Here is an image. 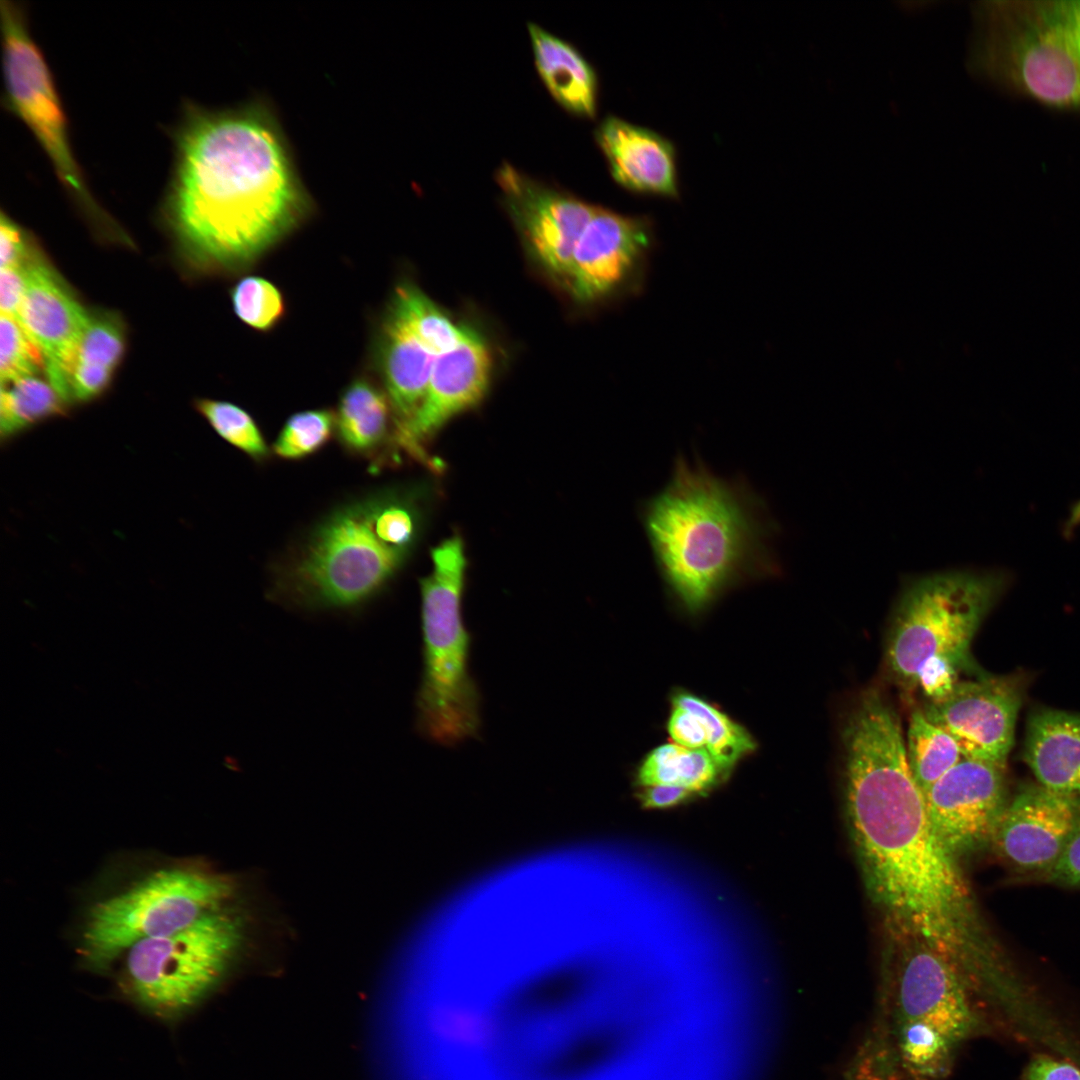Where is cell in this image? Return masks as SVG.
I'll use <instances>...</instances> for the list:
<instances>
[{
  "instance_id": "cell-8",
  "label": "cell",
  "mask_w": 1080,
  "mask_h": 1080,
  "mask_svg": "<svg viewBox=\"0 0 1080 1080\" xmlns=\"http://www.w3.org/2000/svg\"><path fill=\"white\" fill-rule=\"evenodd\" d=\"M234 881L200 862L149 873L88 910L80 941L85 966L106 971L135 943L171 934L230 906Z\"/></svg>"
},
{
  "instance_id": "cell-23",
  "label": "cell",
  "mask_w": 1080,
  "mask_h": 1080,
  "mask_svg": "<svg viewBox=\"0 0 1080 1080\" xmlns=\"http://www.w3.org/2000/svg\"><path fill=\"white\" fill-rule=\"evenodd\" d=\"M392 412L386 392L368 378H355L339 397L336 436L351 454L375 456L388 440Z\"/></svg>"
},
{
  "instance_id": "cell-40",
  "label": "cell",
  "mask_w": 1080,
  "mask_h": 1080,
  "mask_svg": "<svg viewBox=\"0 0 1080 1080\" xmlns=\"http://www.w3.org/2000/svg\"><path fill=\"white\" fill-rule=\"evenodd\" d=\"M644 787V790L640 793V800L642 805L647 808L673 807L693 794L689 789L679 785L656 784Z\"/></svg>"
},
{
  "instance_id": "cell-10",
  "label": "cell",
  "mask_w": 1080,
  "mask_h": 1080,
  "mask_svg": "<svg viewBox=\"0 0 1080 1080\" xmlns=\"http://www.w3.org/2000/svg\"><path fill=\"white\" fill-rule=\"evenodd\" d=\"M1 22L9 106L32 131L65 188L95 209L71 149L65 113L51 73L30 36L22 10L2 1Z\"/></svg>"
},
{
  "instance_id": "cell-26",
  "label": "cell",
  "mask_w": 1080,
  "mask_h": 1080,
  "mask_svg": "<svg viewBox=\"0 0 1080 1080\" xmlns=\"http://www.w3.org/2000/svg\"><path fill=\"white\" fill-rule=\"evenodd\" d=\"M436 357L452 350L464 337L467 326H459L418 287L401 283L389 306Z\"/></svg>"
},
{
  "instance_id": "cell-9",
  "label": "cell",
  "mask_w": 1080,
  "mask_h": 1080,
  "mask_svg": "<svg viewBox=\"0 0 1080 1080\" xmlns=\"http://www.w3.org/2000/svg\"><path fill=\"white\" fill-rule=\"evenodd\" d=\"M241 930L229 906L179 931L135 943L121 956L124 993L160 1018L183 1014L222 978Z\"/></svg>"
},
{
  "instance_id": "cell-6",
  "label": "cell",
  "mask_w": 1080,
  "mask_h": 1080,
  "mask_svg": "<svg viewBox=\"0 0 1080 1080\" xmlns=\"http://www.w3.org/2000/svg\"><path fill=\"white\" fill-rule=\"evenodd\" d=\"M1008 584L1003 571L967 569L906 582L885 645V665L895 684L911 693L926 666L946 664L961 672L969 668L971 642Z\"/></svg>"
},
{
  "instance_id": "cell-33",
  "label": "cell",
  "mask_w": 1080,
  "mask_h": 1080,
  "mask_svg": "<svg viewBox=\"0 0 1080 1080\" xmlns=\"http://www.w3.org/2000/svg\"><path fill=\"white\" fill-rule=\"evenodd\" d=\"M123 351L124 333L120 320L110 313L90 315L77 346L73 365L113 372Z\"/></svg>"
},
{
  "instance_id": "cell-12",
  "label": "cell",
  "mask_w": 1080,
  "mask_h": 1080,
  "mask_svg": "<svg viewBox=\"0 0 1080 1080\" xmlns=\"http://www.w3.org/2000/svg\"><path fill=\"white\" fill-rule=\"evenodd\" d=\"M1026 682L1020 673L960 680L947 697L921 710L956 741L964 758L1006 765Z\"/></svg>"
},
{
  "instance_id": "cell-17",
  "label": "cell",
  "mask_w": 1080,
  "mask_h": 1080,
  "mask_svg": "<svg viewBox=\"0 0 1080 1080\" xmlns=\"http://www.w3.org/2000/svg\"><path fill=\"white\" fill-rule=\"evenodd\" d=\"M491 372L488 345L467 327L456 347L436 357L420 407L408 422L394 430L393 439L411 456L423 458V443L448 419L483 398Z\"/></svg>"
},
{
  "instance_id": "cell-4",
  "label": "cell",
  "mask_w": 1080,
  "mask_h": 1080,
  "mask_svg": "<svg viewBox=\"0 0 1080 1080\" xmlns=\"http://www.w3.org/2000/svg\"><path fill=\"white\" fill-rule=\"evenodd\" d=\"M418 530L414 503L397 490H377L341 504L279 568L272 598L304 610L359 606L392 579Z\"/></svg>"
},
{
  "instance_id": "cell-21",
  "label": "cell",
  "mask_w": 1080,
  "mask_h": 1080,
  "mask_svg": "<svg viewBox=\"0 0 1080 1080\" xmlns=\"http://www.w3.org/2000/svg\"><path fill=\"white\" fill-rule=\"evenodd\" d=\"M1024 760L1042 787L1080 797V713L1054 709L1032 713Z\"/></svg>"
},
{
  "instance_id": "cell-14",
  "label": "cell",
  "mask_w": 1080,
  "mask_h": 1080,
  "mask_svg": "<svg viewBox=\"0 0 1080 1080\" xmlns=\"http://www.w3.org/2000/svg\"><path fill=\"white\" fill-rule=\"evenodd\" d=\"M1005 767L963 758L923 793L930 822L954 856L989 843L1010 798Z\"/></svg>"
},
{
  "instance_id": "cell-41",
  "label": "cell",
  "mask_w": 1080,
  "mask_h": 1080,
  "mask_svg": "<svg viewBox=\"0 0 1080 1080\" xmlns=\"http://www.w3.org/2000/svg\"><path fill=\"white\" fill-rule=\"evenodd\" d=\"M1080 527V500L1074 503L1064 524L1063 530L1066 537L1071 536Z\"/></svg>"
},
{
  "instance_id": "cell-39",
  "label": "cell",
  "mask_w": 1080,
  "mask_h": 1080,
  "mask_svg": "<svg viewBox=\"0 0 1080 1080\" xmlns=\"http://www.w3.org/2000/svg\"><path fill=\"white\" fill-rule=\"evenodd\" d=\"M1024 1080H1080V1070L1066 1061L1037 1055L1025 1067Z\"/></svg>"
},
{
  "instance_id": "cell-34",
  "label": "cell",
  "mask_w": 1080,
  "mask_h": 1080,
  "mask_svg": "<svg viewBox=\"0 0 1080 1080\" xmlns=\"http://www.w3.org/2000/svg\"><path fill=\"white\" fill-rule=\"evenodd\" d=\"M44 368L42 354L16 318L0 317L1 384L37 375Z\"/></svg>"
},
{
  "instance_id": "cell-16",
  "label": "cell",
  "mask_w": 1080,
  "mask_h": 1080,
  "mask_svg": "<svg viewBox=\"0 0 1080 1080\" xmlns=\"http://www.w3.org/2000/svg\"><path fill=\"white\" fill-rule=\"evenodd\" d=\"M89 318L45 262L38 258L28 261L18 321L40 350L47 380L65 404L71 403V370Z\"/></svg>"
},
{
  "instance_id": "cell-3",
  "label": "cell",
  "mask_w": 1080,
  "mask_h": 1080,
  "mask_svg": "<svg viewBox=\"0 0 1080 1080\" xmlns=\"http://www.w3.org/2000/svg\"><path fill=\"white\" fill-rule=\"evenodd\" d=\"M656 568L687 612L705 610L726 589L775 577L780 527L743 478L715 475L678 455L670 479L640 508Z\"/></svg>"
},
{
  "instance_id": "cell-32",
  "label": "cell",
  "mask_w": 1080,
  "mask_h": 1080,
  "mask_svg": "<svg viewBox=\"0 0 1080 1080\" xmlns=\"http://www.w3.org/2000/svg\"><path fill=\"white\" fill-rule=\"evenodd\" d=\"M231 300L237 317L249 327L260 331L273 328L285 312L280 290L272 282L259 276H247L239 280L232 288Z\"/></svg>"
},
{
  "instance_id": "cell-13",
  "label": "cell",
  "mask_w": 1080,
  "mask_h": 1080,
  "mask_svg": "<svg viewBox=\"0 0 1080 1080\" xmlns=\"http://www.w3.org/2000/svg\"><path fill=\"white\" fill-rule=\"evenodd\" d=\"M505 206L543 267L567 279L575 248L597 206L505 162L496 171Z\"/></svg>"
},
{
  "instance_id": "cell-36",
  "label": "cell",
  "mask_w": 1080,
  "mask_h": 1080,
  "mask_svg": "<svg viewBox=\"0 0 1080 1080\" xmlns=\"http://www.w3.org/2000/svg\"><path fill=\"white\" fill-rule=\"evenodd\" d=\"M28 263V262H27ZM2 268L0 273V310L1 315L18 320L19 310L26 289V267Z\"/></svg>"
},
{
  "instance_id": "cell-29",
  "label": "cell",
  "mask_w": 1080,
  "mask_h": 1080,
  "mask_svg": "<svg viewBox=\"0 0 1080 1080\" xmlns=\"http://www.w3.org/2000/svg\"><path fill=\"white\" fill-rule=\"evenodd\" d=\"M898 1046L904 1067L923 1080H940L949 1072L953 1045L922 1021H899Z\"/></svg>"
},
{
  "instance_id": "cell-31",
  "label": "cell",
  "mask_w": 1080,
  "mask_h": 1080,
  "mask_svg": "<svg viewBox=\"0 0 1080 1080\" xmlns=\"http://www.w3.org/2000/svg\"><path fill=\"white\" fill-rule=\"evenodd\" d=\"M334 435L336 416L332 410L300 411L286 420L272 445V452L284 460H302L318 453Z\"/></svg>"
},
{
  "instance_id": "cell-7",
  "label": "cell",
  "mask_w": 1080,
  "mask_h": 1080,
  "mask_svg": "<svg viewBox=\"0 0 1080 1080\" xmlns=\"http://www.w3.org/2000/svg\"><path fill=\"white\" fill-rule=\"evenodd\" d=\"M433 570L420 580L423 673L417 727L452 746L478 736L480 693L469 671L470 634L461 611L466 559L459 537L431 550Z\"/></svg>"
},
{
  "instance_id": "cell-2",
  "label": "cell",
  "mask_w": 1080,
  "mask_h": 1080,
  "mask_svg": "<svg viewBox=\"0 0 1080 1080\" xmlns=\"http://www.w3.org/2000/svg\"><path fill=\"white\" fill-rule=\"evenodd\" d=\"M312 209L267 104L191 111L178 136L168 216L193 264L247 267L302 224Z\"/></svg>"
},
{
  "instance_id": "cell-1",
  "label": "cell",
  "mask_w": 1080,
  "mask_h": 1080,
  "mask_svg": "<svg viewBox=\"0 0 1080 1080\" xmlns=\"http://www.w3.org/2000/svg\"><path fill=\"white\" fill-rule=\"evenodd\" d=\"M841 736L849 828L867 890L889 930L925 941L967 985L990 984L998 977V951L957 857L930 822L897 713L880 692H865Z\"/></svg>"
},
{
  "instance_id": "cell-22",
  "label": "cell",
  "mask_w": 1080,
  "mask_h": 1080,
  "mask_svg": "<svg viewBox=\"0 0 1080 1080\" xmlns=\"http://www.w3.org/2000/svg\"><path fill=\"white\" fill-rule=\"evenodd\" d=\"M535 66L551 96L566 111L594 118L597 76L591 64L570 43L535 23H528Z\"/></svg>"
},
{
  "instance_id": "cell-28",
  "label": "cell",
  "mask_w": 1080,
  "mask_h": 1080,
  "mask_svg": "<svg viewBox=\"0 0 1080 1080\" xmlns=\"http://www.w3.org/2000/svg\"><path fill=\"white\" fill-rule=\"evenodd\" d=\"M672 703L699 718L706 732V749L723 775L754 750L756 744L750 734L705 700L688 692H678Z\"/></svg>"
},
{
  "instance_id": "cell-35",
  "label": "cell",
  "mask_w": 1080,
  "mask_h": 1080,
  "mask_svg": "<svg viewBox=\"0 0 1080 1080\" xmlns=\"http://www.w3.org/2000/svg\"><path fill=\"white\" fill-rule=\"evenodd\" d=\"M668 732L675 744L689 749L706 748V732L701 721L682 707L673 706Z\"/></svg>"
},
{
  "instance_id": "cell-37",
  "label": "cell",
  "mask_w": 1080,
  "mask_h": 1080,
  "mask_svg": "<svg viewBox=\"0 0 1080 1080\" xmlns=\"http://www.w3.org/2000/svg\"><path fill=\"white\" fill-rule=\"evenodd\" d=\"M1044 878L1062 886L1080 887V826Z\"/></svg>"
},
{
  "instance_id": "cell-38",
  "label": "cell",
  "mask_w": 1080,
  "mask_h": 1080,
  "mask_svg": "<svg viewBox=\"0 0 1080 1080\" xmlns=\"http://www.w3.org/2000/svg\"><path fill=\"white\" fill-rule=\"evenodd\" d=\"M27 262L25 261V242L22 231L15 222L2 214L0 220L1 269L23 266Z\"/></svg>"
},
{
  "instance_id": "cell-25",
  "label": "cell",
  "mask_w": 1080,
  "mask_h": 1080,
  "mask_svg": "<svg viewBox=\"0 0 1080 1080\" xmlns=\"http://www.w3.org/2000/svg\"><path fill=\"white\" fill-rule=\"evenodd\" d=\"M906 756L922 793L964 758L956 741L928 721L921 708L913 710L910 717Z\"/></svg>"
},
{
  "instance_id": "cell-11",
  "label": "cell",
  "mask_w": 1080,
  "mask_h": 1080,
  "mask_svg": "<svg viewBox=\"0 0 1080 1080\" xmlns=\"http://www.w3.org/2000/svg\"><path fill=\"white\" fill-rule=\"evenodd\" d=\"M890 935L887 960L899 1021L927 1023L953 1046L968 1038L978 1022L958 970L920 938Z\"/></svg>"
},
{
  "instance_id": "cell-18",
  "label": "cell",
  "mask_w": 1080,
  "mask_h": 1080,
  "mask_svg": "<svg viewBox=\"0 0 1080 1080\" xmlns=\"http://www.w3.org/2000/svg\"><path fill=\"white\" fill-rule=\"evenodd\" d=\"M650 224L597 206L575 248L567 277L572 295L596 301L620 286L644 256Z\"/></svg>"
},
{
  "instance_id": "cell-15",
  "label": "cell",
  "mask_w": 1080,
  "mask_h": 1080,
  "mask_svg": "<svg viewBox=\"0 0 1080 1080\" xmlns=\"http://www.w3.org/2000/svg\"><path fill=\"white\" fill-rule=\"evenodd\" d=\"M1079 826L1080 797L1024 784L1009 798L988 844L1017 872L1044 877Z\"/></svg>"
},
{
  "instance_id": "cell-30",
  "label": "cell",
  "mask_w": 1080,
  "mask_h": 1080,
  "mask_svg": "<svg viewBox=\"0 0 1080 1080\" xmlns=\"http://www.w3.org/2000/svg\"><path fill=\"white\" fill-rule=\"evenodd\" d=\"M199 413L227 443L253 461L261 463L270 455V448L255 419L242 407L221 400L200 399Z\"/></svg>"
},
{
  "instance_id": "cell-24",
  "label": "cell",
  "mask_w": 1080,
  "mask_h": 1080,
  "mask_svg": "<svg viewBox=\"0 0 1080 1080\" xmlns=\"http://www.w3.org/2000/svg\"><path fill=\"white\" fill-rule=\"evenodd\" d=\"M721 776V770L706 748L689 749L675 743L654 749L637 774L643 786L672 784L693 793L708 790Z\"/></svg>"
},
{
  "instance_id": "cell-27",
  "label": "cell",
  "mask_w": 1080,
  "mask_h": 1080,
  "mask_svg": "<svg viewBox=\"0 0 1080 1080\" xmlns=\"http://www.w3.org/2000/svg\"><path fill=\"white\" fill-rule=\"evenodd\" d=\"M64 402L49 383L37 375L1 385L0 432L10 438L32 425L62 413Z\"/></svg>"
},
{
  "instance_id": "cell-19",
  "label": "cell",
  "mask_w": 1080,
  "mask_h": 1080,
  "mask_svg": "<svg viewBox=\"0 0 1080 1080\" xmlns=\"http://www.w3.org/2000/svg\"><path fill=\"white\" fill-rule=\"evenodd\" d=\"M595 139L618 185L634 193L677 197L676 153L669 140L616 116L600 122Z\"/></svg>"
},
{
  "instance_id": "cell-5",
  "label": "cell",
  "mask_w": 1080,
  "mask_h": 1080,
  "mask_svg": "<svg viewBox=\"0 0 1080 1080\" xmlns=\"http://www.w3.org/2000/svg\"><path fill=\"white\" fill-rule=\"evenodd\" d=\"M980 60L994 82L1044 107L1080 113V0L981 8Z\"/></svg>"
},
{
  "instance_id": "cell-20",
  "label": "cell",
  "mask_w": 1080,
  "mask_h": 1080,
  "mask_svg": "<svg viewBox=\"0 0 1080 1080\" xmlns=\"http://www.w3.org/2000/svg\"><path fill=\"white\" fill-rule=\"evenodd\" d=\"M435 359L389 308L381 328L378 365L394 414V430L408 422L420 407Z\"/></svg>"
}]
</instances>
